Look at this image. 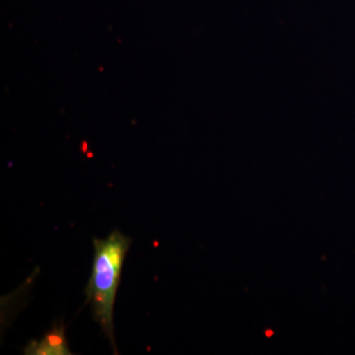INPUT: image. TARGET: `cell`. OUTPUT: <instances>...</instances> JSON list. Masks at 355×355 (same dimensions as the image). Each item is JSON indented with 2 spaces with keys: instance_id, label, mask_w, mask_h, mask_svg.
<instances>
[{
  "instance_id": "obj_1",
  "label": "cell",
  "mask_w": 355,
  "mask_h": 355,
  "mask_svg": "<svg viewBox=\"0 0 355 355\" xmlns=\"http://www.w3.org/2000/svg\"><path fill=\"white\" fill-rule=\"evenodd\" d=\"M132 239L120 230H114L105 239L93 238L94 259L92 272L85 292L87 303L92 311L93 319L103 331L118 354L114 340V312L116 292L120 286L123 263Z\"/></svg>"
},
{
  "instance_id": "obj_2",
  "label": "cell",
  "mask_w": 355,
  "mask_h": 355,
  "mask_svg": "<svg viewBox=\"0 0 355 355\" xmlns=\"http://www.w3.org/2000/svg\"><path fill=\"white\" fill-rule=\"evenodd\" d=\"M23 354L28 355H70L64 324L49 331L41 340H32L26 345Z\"/></svg>"
}]
</instances>
